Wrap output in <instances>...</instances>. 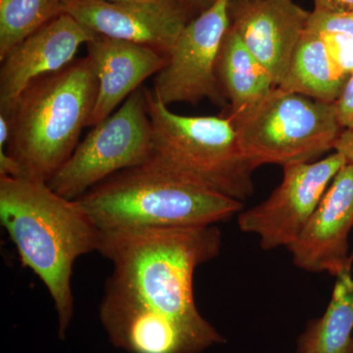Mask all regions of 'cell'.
Wrapping results in <instances>:
<instances>
[{
  "mask_svg": "<svg viewBox=\"0 0 353 353\" xmlns=\"http://www.w3.org/2000/svg\"><path fill=\"white\" fill-rule=\"evenodd\" d=\"M348 353H353V338H352V343H350V350H348Z\"/></svg>",
  "mask_w": 353,
  "mask_h": 353,
  "instance_id": "26",
  "label": "cell"
},
{
  "mask_svg": "<svg viewBox=\"0 0 353 353\" xmlns=\"http://www.w3.org/2000/svg\"><path fill=\"white\" fill-rule=\"evenodd\" d=\"M230 3L231 0H217L181 32L169 51L167 64L155 75L152 88L165 105L197 104L208 99L224 111L229 108L218 80L217 61L231 27Z\"/></svg>",
  "mask_w": 353,
  "mask_h": 353,
  "instance_id": "8",
  "label": "cell"
},
{
  "mask_svg": "<svg viewBox=\"0 0 353 353\" xmlns=\"http://www.w3.org/2000/svg\"><path fill=\"white\" fill-rule=\"evenodd\" d=\"M353 227V165L345 164L294 243L288 248L294 264L315 273L352 271L348 234Z\"/></svg>",
  "mask_w": 353,
  "mask_h": 353,
  "instance_id": "12",
  "label": "cell"
},
{
  "mask_svg": "<svg viewBox=\"0 0 353 353\" xmlns=\"http://www.w3.org/2000/svg\"><path fill=\"white\" fill-rule=\"evenodd\" d=\"M353 331V276H336L331 301L319 319L309 323L299 339V353H348Z\"/></svg>",
  "mask_w": 353,
  "mask_h": 353,
  "instance_id": "17",
  "label": "cell"
},
{
  "mask_svg": "<svg viewBox=\"0 0 353 353\" xmlns=\"http://www.w3.org/2000/svg\"><path fill=\"white\" fill-rule=\"evenodd\" d=\"M347 163L343 155L334 152L321 160L283 167L282 183L271 196L239 213L241 231L259 236L263 250L289 248L307 224L334 176Z\"/></svg>",
  "mask_w": 353,
  "mask_h": 353,
  "instance_id": "9",
  "label": "cell"
},
{
  "mask_svg": "<svg viewBox=\"0 0 353 353\" xmlns=\"http://www.w3.org/2000/svg\"><path fill=\"white\" fill-rule=\"evenodd\" d=\"M65 13L99 36L169 51L197 15L185 0H67Z\"/></svg>",
  "mask_w": 353,
  "mask_h": 353,
  "instance_id": "10",
  "label": "cell"
},
{
  "mask_svg": "<svg viewBox=\"0 0 353 353\" xmlns=\"http://www.w3.org/2000/svg\"><path fill=\"white\" fill-rule=\"evenodd\" d=\"M67 0H0V60L23 39L65 13Z\"/></svg>",
  "mask_w": 353,
  "mask_h": 353,
  "instance_id": "18",
  "label": "cell"
},
{
  "mask_svg": "<svg viewBox=\"0 0 353 353\" xmlns=\"http://www.w3.org/2000/svg\"><path fill=\"white\" fill-rule=\"evenodd\" d=\"M310 13L294 0H231V27L276 87L285 79Z\"/></svg>",
  "mask_w": 353,
  "mask_h": 353,
  "instance_id": "13",
  "label": "cell"
},
{
  "mask_svg": "<svg viewBox=\"0 0 353 353\" xmlns=\"http://www.w3.org/2000/svg\"><path fill=\"white\" fill-rule=\"evenodd\" d=\"M152 154V123L141 87L94 127L48 185L74 201L114 174L145 163Z\"/></svg>",
  "mask_w": 353,
  "mask_h": 353,
  "instance_id": "7",
  "label": "cell"
},
{
  "mask_svg": "<svg viewBox=\"0 0 353 353\" xmlns=\"http://www.w3.org/2000/svg\"><path fill=\"white\" fill-rule=\"evenodd\" d=\"M88 55L94 61L99 90L88 127H95L115 112L121 102L141 87L150 76L167 64L168 57L143 44L97 37L87 44Z\"/></svg>",
  "mask_w": 353,
  "mask_h": 353,
  "instance_id": "14",
  "label": "cell"
},
{
  "mask_svg": "<svg viewBox=\"0 0 353 353\" xmlns=\"http://www.w3.org/2000/svg\"><path fill=\"white\" fill-rule=\"evenodd\" d=\"M97 90V70L88 55L26 88L6 115L10 134L6 150H0L17 165L20 176L50 182L75 152Z\"/></svg>",
  "mask_w": 353,
  "mask_h": 353,
  "instance_id": "4",
  "label": "cell"
},
{
  "mask_svg": "<svg viewBox=\"0 0 353 353\" xmlns=\"http://www.w3.org/2000/svg\"><path fill=\"white\" fill-rule=\"evenodd\" d=\"M97 36L63 13L23 39L0 60V113L9 115L30 83L63 69L75 60L79 48Z\"/></svg>",
  "mask_w": 353,
  "mask_h": 353,
  "instance_id": "11",
  "label": "cell"
},
{
  "mask_svg": "<svg viewBox=\"0 0 353 353\" xmlns=\"http://www.w3.org/2000/svg\"><path fill=\"white\" fill-rule=\"evenodd\" d=\"M108 1H141V0H108Z\"/></svg>",
  "mask_w": 353,
  "mask_h": 353,
  "instance_id": "25",
  "label": "cell"
},
{
  "mask_svg": "<svg viewBox=\"0 0 353 353\" xmlns=\"http://www.w3.org/2000/svg\"><path fill=\"white\" fill-rule=\"evenodd\" d=\"M314 10L323 13L341 14L352 12L353 0H313Z\"/></svg>",
  "mask_w": 353,
  "mask_h": 353,
  "instance_id": "22",
  "label": "cell"
},
{
  "mask_svg": "<svg viewBox=\"0 0 353 353\" xmlns=\"http://www.w3.org/2000/svg\"><path fill=\"white\" fill-rule=\"evenodd\" d=\"M0 221L24 267L46 285L57 313L58 338H66L74 314L71 278L76 260L99 252L102 232L76 199L48 183L0 176Z\"/></svg>",
  "mask_w": 353,
  "mask_h": 353,
  "instance_id": "2",
  "label": "cell"
},
{
  "mask_svg": "<svg viewBox=\"0 0 353 353\" xmlns=\"http://www.w3.org/2000/svg\"><path fill=\"white\" fill-rule=\"evenodd\" d=\"M185 1L199 14L210 8L213 4L217 2V0H185Z\"/></svg>",
  "mask_w": 353,
  "mask_h": 353,
  "instance_id": "24",
  "label": "cell"
},
{
  "mask_svg": "<svg viewBox=\"0 0 353 353\" xmlns=\"http://www.w3.org/2000/svg\"><path fill=\"white\" fill-rule=\"evenodd\" d=\"M213 226L102 233L101 252L112 264L99 320L114 347L129 353H201L224 343L197 310L194 271L215 259Z\"/></svg>",
  "mask_w": 353,
  "mask_h": 353,
  "instance_id": "1",
  "label": "cell"
},
{
  "mask_svg": "<svg viewBox=\"0 0 353 353\" xmlns=\"http://www.w3.org/2000/svg\"><path fill=\"white\" fill-rule=\"evenodd\" d=\"M317 32L324 39L336 68L350 78L353 74V37L336 32Z\"/></svg>",
  "mask_w": 353,
  "mask_h": 353,
  "instance_id": "19",
  "label": "cell"
},
{
  "mask_svg": "<svg viewBox=\"0 0 353 353\" xmlns=\"http://www.w3.org/2000/svg\"><path fill=\"white\" fill-rule=\"evenodd\" d=\"M307 28L314 31L336 32L353 37V11L330 14L313 10L309 17Z\"/></svg>",
  "mask_w": 353,
  "mask_h": 353,
  "instance_id": "20",
  "label": "cell"
},
{
  "mask_svg": "<svg viewBox=\"0 0 353 353\" xmlns=\"http://www.w3.org/2000/svg\"><path fill=\"white\" fill-rule=\"evenodd\" d=\"M334 150L353 165V129H343L334 143Z\"/></svg>",
  "mask_w": 353,
  "mask_h": 353,
  "instance_id": "23",
  "label": "cell"
},
{
  "mask_svg": "<svg viewBox=\"0 0 353 353\" xmlns=\"http://www.w3.org/2000/svg\"><path fill=\"white\" fill-rule=\"evenodd\" d=\"M334 106L343 129H353V74L347 79Z\"/></svg>",
  "mask_w": 353,
  "mask_h": 353,
  "instance_id": "21",
  "label": "cell"
},
{
  "mask_svg": "<svg viewBox=\"0 0 353 353\" xmlns=\"http://www.w3.org/2000/svg\"><path fill=\"white\" fill-rule=\"evenodd\" d=\"M217 77L229 102L225 115L245 113L276 88L267 70L246 48L233 28L228 30L217 61Z\"/></svg>",
  "mask_w": 353,
  "mask_h": 353,
  "instance_id": "15",
  "label": "cell"
},
{
  "mask_svg": "<svg viewBox=\"0 0 353 353\" xmlns=\"http://www.w3.org/2000/svg\"><path fill=\"white\" fill-rule=\"evenodd\" d=\"M347 79L334 65L320 32L307 28L278 88L315 101L334 103Z\"/></svg>",
  "mask_w": 353,
  "mask_h": 353,
  "instance_id": "16",
  "label": "cell"
},
{
  "mask_svg": "<svg viewBox=\"0 0 353 353\" xmlns=\"http://www.w3.org/2000/svg\"><path fill=\"white\" fill-rule=\"evenodd\" d=\"M104 232L213 226L243 202L148 160L114 174L76 199Z\"/></svg>",
  "mask_w": 353,
  "mask_h": 353,
  "instance_id": "3",
  "label": "cell"
},
{
  "mask_svg": "<svg viewBox=\"0 0 353 353\" xmlns=\"http://www.w3.org/2000/svg\"><path fill=\"white\" fill-rule=\"evenodd\" d=\"M152 123L150 161L189 176L225 196L243 202L252 196V173L231 119L172 112L145 87Z\"/></svg>",
  "mask_w": 353,
  "mask_h": 353,
  "instance_id": "5",
  "label": "cell"
},
{
  "mask_svg": "<svg viewBox=\"0 0 353 353\" xmlns=\"http://www.w3.org/2000/svg\"><path fill=\"white\" fill-rule=\"evenodd\" d=\"M228 117L254 170L266 164L285 167L316 161L334 150L343 130L334 103L278 87L254 108Z\"/></svg>",
  "mask_w": 353,
  "mask_h": 353,
  "instance_id": "6",
  "label": "cell"
}]
</instances>
